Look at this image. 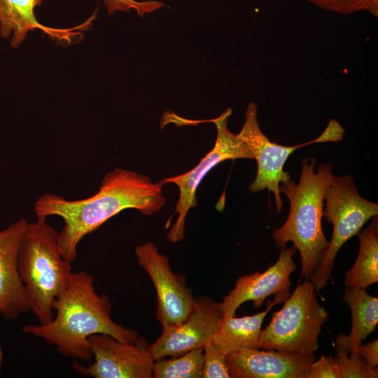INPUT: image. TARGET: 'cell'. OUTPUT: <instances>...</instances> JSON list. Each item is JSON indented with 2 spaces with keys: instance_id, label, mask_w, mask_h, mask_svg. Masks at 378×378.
<instances>
[{
  "instance_id": "cell-23",
  "label": "cell",
  "mask_w": 378,
  "mask_h": 378,
  "mask_svg": "<svg viewBox=\"0 0 378 378\" xmlns=\"http://www.w3.org/2000/svg\"><path fill=\"white\" fill-rule=\"evenodd\" d=\"M104 1L108 14H112L115 11H130L134 9L141 17L164 6V3L157 1L104 0Z\"/></svg>"
},
{
  "instance_id": "cell-7",
  "label": "cell",
  "mask_w": 378,
  "mask_h": 378,
  "mask_svg": "<svg viewBox=\"0 0 378 378\" xmlns=\"http://www.w3.org/2000/svg\"><path fill=\"white\" fill-rule=\"evenodd\" d=\"M344 133V130L341 125L336 120L332 119L323 133L312 141L291 146L279 145L270 141L261 131L258 120L257 105L253 102L249 103L245 112L244 123L238 133L257 163L256 176L248 189L251 192L267 189L269 192H273L276 209L279 213L283 206L280 184L291 179L290 175L284 170L290 155L298 148L313 143L341 141Z\"/></svg>"
},
{
  "instance_id": "cell-1",
  "label": "cell",
  "mask_w": 378,
  "mask_h": 378,
  "mask_svg": "<svg viewBox=\"0 0 378 378\" xmlns=\"http://www.w3.org/2000/svg\"><path fill=\"white\" fill-rule=\"evenodd\" d=\"M162 186L148 176L116 168L104 176L94 195L67 200L46 193L37 198L34 211L36 216H57L63 219L57 244L64 259L71 263L76 258L77 246L83 238L122 211L134 209L145 216L158 213L166 202Z\"/></svg>"
},
{
  "instance_id": "cell-12",
  "label": "cell",
  "mask_w": 378,
  "mask_h": 378,
  "mask_svg": "<svg viewBox=\"0 0 378 378\" xmlns=\"http://www.w3.org/2000/svg\"><path fill=\"white\" fill-rule=\"evenodd\" d=\"M295 252L294 246L281 249L276 262L264 272L257 271L240 276L234 288L219 302L223 315H235L239 307L247 301H253V308L259 309L270 295H274V300L279 303L288 298L290 295V276L296 270L293 260Z\"/></svg>"
},
{
  "instance_id": "cell-2",
  "label": "cell",
  "mask_w": 378,
  "mask_h": 378,
  "mask_svg": "<svg viewBox=\"0 0 378 378\" xmlns=\"http://www.w3.org/2000/svg\"><path fill=\"white\" fill-rule=\"evenodd\" d=\"M94 277L85 271L71 272L62 291L56 298L53 319L47 324H29L22 331L55 346L66 357L83 360L92 358L88 337L106 334L125 343H134L139 333L116 323L111 316V305L106 295H99Z\"/></svg>"
},
{
  "instance_id": "cell-5",
  "label": "cell",
  "mask_w": 378,
  "mask_h": 378,
  "mask_svg": "<svg viewBox=\"0 0 378 378\" xmlns=\"http://www.w3.org/2000/svg\"><path fill=\"white\" fill-rule=\"evenodd\" d=\"M328 316L317 300L314 285L310 280H304L284 301L283 307L272 314L270 323L261 330L259 347L300 356L314 355L319 348V335Z\"/></svg>"
},
{
  "instance_id": "cell-6",
  "label": "cell",
  "mask_w": 378,
  "mask_h": 378,
  "mask_svg": "<svg viewBox=\"0 0 378 378\" xmlns=\"http://www.w3.org/2000/svg\"><path fill=\"white\" fill-rule=\"evenodd\" d=\"M323 199V218L332 224L333 232L323 260L310 279L316 293L331 279L335 260L341 247L378 215V204L360 195L350 175H334Z\"/></svg>"
},
{
  "instance_id": "cell-19",
  "label": "cell",
  "mask_w": 378,
  "mask_h": 378,
  "mask_svg": "<svg viewBox=\"0 0 378 378\" xmlns=\"http://www.w3.org/2000/svg\"><path fill=\"white\" fill-rule=\"evenodd\" d=\"M203 349H195L182 355L155 360V378H202Z\"/></svg>"
},
{
  "instance_id": "cell-15",
  "label": "cell",
  "mask_w": 378,
  "mask_h": 378,
  "mask_svg": "<svg viewBox=\"0 0 378 378\" xmlns=\"http://www.w3.org/2000/svg\"><path fill=\"white\" fill-rule=\"evenodd\" d=\"M279 302L268 300L266 309L252 316H223L212 342L224 355L243 349H260L259 340L262 322L270 309Z\"/></svg>"
},
{
  "instance_id": "cell-11",
  "label": "cell",
  "mask_w": 378,
  "mask_h": 378,
  "mask_svg": "<svg viewBox=\"0 0 378 378\" xmlns=\"http://www.w3.org/2000/svg\"><path fill=\"white\" fill-rule=\"evenodd\" d=\"M223 316L219 302L206 296L195 298L192 309L183 321L162 326L160 336L148 346L150 358L155 361L203 349L216 332Z\"/></svg>"
},
{
  "instance_id": "cell-14",
  "label": "cell",
  "mask_w": 378,
  "mask_h": 378,
  "mask_svg": "<svg viewBox=\"0 0 378 378\" xmlns=\"http://www.w3.org/2000/svg\"><path fill=\"white\" fill-rule=\"evenodd\" d=\"M243 349L226 356L232 378H308L315 355L300 356L274 349Z\"/></svg>"
},
{
  "instance_id": "cell-21",
  "label": "cell",
  "mask_w": 378,
  "mask_h": 378,
  "mask_svg": "<svg viewBox=\"0 0 378 378\" xmlns=\"http://www.w3.org/2000/svg\"><path fill=\"white\" fill-rule=\"evenodd\" d=\"M203 378H230L226 356L209 340L203 348Z\"/></svg>"
},
{
  "instance_id": "cell-17",
  "label": "cell",
  "mask_w": 378,
  "mask_h": 378,
  "mask_svg": "<svg viewBox=\"0 0 378 378\" xmlns=\"http://www.w3.org/2000/svg\"><path fill=\"white\" fill-rule=\"evenodd\" d=\"M44 0H0V34L8 38L13 47L17 48L22 43L30 30L40 29L51 36L68 39L71 31L57 29L41 24L34 15V8Z\"/></svg>"
},
{
  "instance_id": "cell-22",
  "label": "cell",
  "mask_w": 378,
  "mask_h": 378,
  "mask_svg": "<svg viewBox=\"0 0 378 378\" xmlns=\"http://www.w3.org/2000/svg\"><path fill=\"white\" fill-rule=\"evenodd\" d=\"M309 3L328 11L351 15L370 10L368 0H307Z\"/></svg>"
},
{
  "instance_id": "cell-20",
  "label": "cell",
  "mask_w": 378,
  "mask_h": 378,
  "mask_svg": "<svg viewBox=\"0 0 378 378\" xmlns=\"http://www.w3.org/2000/svg\"><path fill=\"white\" fill-rule=\"evenodd\" d=\"M350 356L344 351L336 349L339 378H377V369L368 366L357 352H350Z\"/></svg>"
},
{
  "instance_id": "cell-26",
  "label": "cell",
  "mask_w": 378,
  "mask_h": 378,
  "mask_svg": "<svg viewBox=\"0 0 378 378\" xmlns=\"http://www.w3.org/2000/svg\"><path fill=\"white\" fill-rule=\"evenodd\" d=\"M370 4L369 13L377 17L378 15V0H368Z\"/></svg>"
},
{
  "instance_id": "cell-10",
  "label": "cell",
  "mask_w": 378,
  "mask_h": 378,
  "mask_svg": "<svg viewBox=\"0 0 378 378\" xmlns=\"http://www.w3.org/2000/svg\"><path fill=\"white\" fill-rule=\"evenodd\" d=\"M139 265L150 277L156 290V316L160 323L176 324L188 316L195 300L186 276L173 272L168 258L148 241L135 248Z\"/></svg>"
},
{
  "instance_id": "cell-9",
  "label": "cell",
  "mask_w": 378,
  "mask_h": 378,
  "mask_svg": "<svg viewBox=\"0 0 378 378\" xmlns=\"http://www.w3.org/2000/svg\"><path fill=\"white\" fill-rule=\"evenodd\" d=\"M94 362L82 365L74 360V369L79 374L93 378H152L154 360L148 351L145 337L136 342L125 343L106 334L88 337Z\"/></svg>"
},
{
  "instance_id": "cell-13",
  "label": "cell",
  "mask_w": 378,
  "mask_h": 378,
  "mask_svg": "<svg viewBox=\"0 0 378 378\" xmlns=\"http://www.w3.org/2000/svg\"><path fill=\"white\" fill-rule=\"evenodd\" d=\"M27 223V220L20 218L0 230V314L7 320H15L31 309L18 265Z\"/></svg>"
},
{
  "instance_id": "cell-4",
  "label": "cell",
  "mask_w": 378,
  "mask_h": 378,
  "mask_svg": "<svg viewBox=\"0 0 378 378\" xmlns=\"http://www.w3.org/2000/svg\"><path fill=\"white\" fill-rule=\"evenodd\" d=\"M27 223L18 254V271L26 288L30 311L41 324L53 319L52 304L65 287L71 272V263L62 257L57 244L58 232L36 216Z\"/></svg>"
},
{
  "instance_id": "cell-3",
  "label": "cell",
  "mask_w": 378,
  "mask_h": 378,
  "mask_svg": "<svg viewBox=\"0 0 378 378\" xmlns=\"http://www.w3.org/2000/svg\"><path fill=\"white\" fill-rule=\"evenodd\" d=\"M316 160L304 158L301 162L299 182L290 179L280 184V192L290 202L286 222L274 230L272 237L276 246L283 249L290 241L299 251L301 276L310 280L321 265L329 246L322 228L324 194L334 176L330 163L318 165Z\"/></svg>"
},
{
  "instance_id": "cell-8",
  "label": "cell",
  "mask_w": 378,
  "mask_h": 378,
  "mask_svg": "<svg viewBox=\"0 0 378 378\" xmlns=\"http://www.w3.org/2000/svg\"><path fill=\"white\" fill-rule=\"evenodd\" d=\"M232 110L229 108L218 118L210 121L216 125L217 134L213 148L189 172L164 178L160 181L164 185L174 183L179 189V197L172 216L177 214V218L167 234L172 243H176L185 237L186 218L189 210L197 206V188L206 175L216 165L228 160L239 158L253 159L246 144L238 134L230 132L227 121Z\"/></svg>"
},
{
  "instance_id": "cell-27",
  "label": "cell",
  "mask_w": 378,
  "mask_h": 378,
  "mask_svg": "<svg viewBox=\"0 0 378 378\" xmlns=\"http://www.w3.org/2000/svg\"><path fill=\"white\" fill-rule=\"evenodd\" d=\"M3 363H4V353H3L2 347L0 344V373L2 371Z\"/></svg>"
},
{
  "instance_id": "cell-24",
  "label": "cell",
  "mask_w": 378,
  "mask_h": 378,
  "mask_svg": "<svg viewBox=\"0 0 378 378\" xmlns=\"http://www.w3.org/2000/svg\"><path fill=\"white\" fill-rule=\"evenodd\" d=\"M308 378H339L335 358L331 356H321L310 367Z\"/></svg>"
},
{
  "instance_id": "cell-18",
  "label": "cell",
  "mask_w": 378,
  "mask_h": 378,
  "mask_svg": "<svg viewBox=\"0 0 378 378\" xmlns=\"http://www.w3.org/2000/svg\"><path fill=\"white\" fill-rule=\"evenodd\" d=\"M358 235L359 250L356 260L344 276L346 288H366L378 281V218Z\"/></svg>"
},
{
  "instance_id": "cell-25",
  "label": "cell",
  "mask_w": 378,
  "mask_h": 378,
  "mask_svg": "<svg viewBox=\"0 0 378 378\" xmlns=\"http://www.w3.org/2000/svg\"><path fill=\"white\" fill-rule=\"evenodd\" d=\"M356 351L372 369H377L378 340H375L365 344H360Z\"/></svg>"
},
{
  "instance_id": "cell-16",
  "label": "cell",
  "mask_w": 378,
  "mask_h": 378,
  "mask_svg": "<svg viewBox=\"0 0 378 378\" xmlns=\"http://www.w3.org/2000/svg\"><path fill=\"white\" fill-rule=\"evenodd\" d=\"M366 288H346L342 297L351 314V327L348 335L339 333L335 349L347 354L355 351L367 337L374 331L378 323V298L369 295Z\"/></svg>"
}]
</instances>
